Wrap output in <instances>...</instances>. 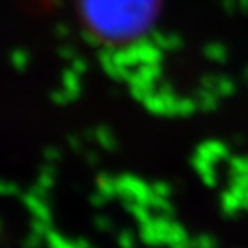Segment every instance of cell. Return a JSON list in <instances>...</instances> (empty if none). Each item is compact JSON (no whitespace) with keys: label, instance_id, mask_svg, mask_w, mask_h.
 <instances>
[{"label":"cell","instance_id":"obj_1","mask_svg":"<svg viewBox=\"0 0 248 248\" xmlns=\"http://www.w3.org/2000/svg\"><path fill=\"white\" fill-rule=\"evenodd\" d=\"M160 0H78L83 24L108 45L129 43L154 26Z\"/></svg>","mask_w":248,"mask_h":248}]
</instances>
